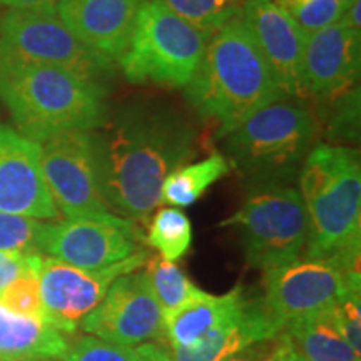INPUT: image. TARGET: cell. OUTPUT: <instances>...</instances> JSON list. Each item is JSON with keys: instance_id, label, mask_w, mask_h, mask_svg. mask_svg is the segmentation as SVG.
Here are the masks:
<instances>
[{"instance_id": "d6986e66", "label": "cell", "mask_w": 361, "mask_h": 361, "mask_svg": "<svg viewBox=\"0 0 361 361\" xmlns=\"http://www.w3.org/2000/svg\"><path fill=\"white\" fill-rule=\"evenodd\" d=\"M243 284L234 286L224 295H209L200 291L178 310L162 314L164 340L162 346H191L209 335L213 329L229 322L247 301Z\"/></svg>"}, {"instance_id": "9c48e42d", "label": "cell", "mask_w": 361, "mask_h": 361, "mask_svg": "<svg viewBox=\"0 0 361 361\" xmlns=\"http://www.w3.org/2000/svg\"><path fill=\"white\" fill-rule=\"evenodd\" d=\"M360 266L336 258L296 259L263 271L259 303L279 331L293 319L333 308L343 296L360 291Z\"/></svg>"}, {"instance_id": "83f0119b", "label": "cell", "mask_w": 361, "mask_h": 361, "mask_svg": "<svg viewBox=\"0 0 361 361\" xmlns=\"http://www.w3.org/2000/svg\"><path fill=\"white\" fill-rule=\"evenodd\" d=\"M336 104L328 114L326 134L340 142H355L360 135V90L346 89L338 94Z\"/></svg>"}, {"instance_id": "6da1fadb", "label": "cell", "mask_w": 361, "mask_h": 361, "mask_svg": "<svg viewBox=\"0 0 361 361\" xmlns=\"http://www.w3.org/2000/svg\"><path fill=\"white\" fill-rule=\"evenodd\" d=\"M99 184L116 216L147 224L168 176L197 152V129L171 104L133 101L90 133Z\"/></svg>"}, {"instance_id": "d6a6232c", "label": "cell", "mask_w": 361, "mask_h": 361, "mask_svg": "<svg viewBox=\"0 0 361 361\" xmlns=\"http://www.w3.org/2000/svg\"><path fill=\"white\" fill-rule=\"evenodd\" d=\"M261 361H305V360L298 355V351L295 348H293L291 341L288 340L283 333H279V335L274 338L273 348H271L269 353L266 355Z\"/></svg>"}, {"instance_id": "cb8c5ba5", "label": "cell", "mask_w": 361, "mask_h": 361, "mask_svg": "<svg viewBox=\"0 0 361 361\" xmlns=\"http://www.w3.org/2000/svg\"><path fill=\"white\" fill-rule=\"evenodd\" d=\"M146 276L162 314L178 310L201 291L178 264L161 256H149L146 261Z\"/></svg>"}, {"instance_id": "e575fe53", "label": "cell", "mask_w": 361, "mask_h": 361, "mask_svg": "<svg viewBox=\"0 0 361 361\" xmlns=\"http://www.w3.org/2000/svg\"><path fill=\"white\" fill-rule=\"evenodd\" d=\"M0 6L8 11H47L56 12L57 0H0Z\"/></svg>"}, {"instance_id": "4fadbf2b", "label": "cell", "mask_w": 361, "mask_h": 361, "mask_svg": "<svg viewBox=\"0 0 361 361\" xmlns=\"http://www.w3.org/2000/svg\"><path fill=\"white\" fill-rule=\"evenodd\" d=\"M80 328L99 340L128 348L154 340L162 345V310L146 273L133 271L117 278Z\"/></svg>"}, {"instance_id": "8992f818", "label": "cell", "mask_w": 361, "mask_h": 361, "mask_svg": "<svg viewBox=\"0 0 361 361\" xmlns=\"http://www.w3.org/2000/svg\"><path fill=\"white\" fill-rule=\"evenodd\" d=\"M206 44V35L164 2L144 0L119 66L133 84L184 89L200 66Z\"/></svg>"}, {"instance_id": "d4e9b609", "label": "cell", "mask_w": 361, "mask_h": 361, "mask_svg": "<svg viewBox=\"0 0 361 361\" xmlns=\"http://www.w3.org/2000/svg\"><path fill=\"white\" fill-rule=\"evenodd\" d=\"M207 39L241 16V0H161Z\"/></svg>"}, {"instance_id": "2e32d148", "label": "cell", "mask_w": 361, "mask_h": 361, "mask_svg": "<svg viewBox=\"0 0 361 361\" xmlns=\"http://www.w3.org/2000/svg\"><path fill=\"white\" fill-rule=\"evenodd\" d=\"M360 59L361 34L340 20L308 35L301 64L303 96L328 101L353 87Z\"/></svg>"}, {"instance_id": "d590c367", "label": "cell", "mask_w": 361, "mask_h": 361, "mask_svg": "<svg viewBox=\"0 0 361 361\" xmlns=\"http://www.w3.org/2000/svg\"><path fill=\"white\" fill-rule=\"evenodd\" d=\"M135 351V361H173L168 350L159 343H142Z\"/></svg>"}, {"instance_id": "5bb4252c", "label": "cell", "mask_w": 361, "mask_h": 361, "mask_svg": "<svg viewBox=\"0 0 361 361\" xmlns=\"http://www.w3.org/2000/svg\"><path fill=\"white\" fill-rule=\"evenodd\" d=\"M241 19L284 96H303L301 64L306 35L291 13L278 0H241Z\"/></svg>"}, {"instance_id": "ffe728a7", "label": "cell", "mask_w": 361, "mask_h": 361, "mask_svg": "<svg viewBox=\"0 0 361 361\" xmlns=\"http://www.w3.org/2000/svg\"><path fill=\"white\" fill-rule=\"evenodd\" d=\"M69 340L52 324L17 314L0 303V361L62 360Z\"/></svg>"}, {"instance_id": "3957f363", "label": "cell", "mask_w": 361, "mask_h": 361, "mask_svg": "<svg viewBox=\"0 0 361 361\" xmlns=\"http://www.w3.org/2000/svg\"><path fill=\"white\" fill-rule=\"evenodd\" d=\"M106 94V85L75 72L0 57V97L20 134L35 142L102 128L109 116Z\"/></svg>"}, {"instance_id": "e0dca14e", "label": "cell", "mask_w": 361, "mask_h": 361, "mask_svg": "<svg viewBox=\"0 0 361 361\" xmlns=\"http://www.w3.org/2000/svg\"><path fill=\"white\" fill-rule=\"evenodd\" d=\"M144 0H57L56 12L84 45L119 61Z\"/></svg>"}, {"instance_id": "52a82bcc", "label": "cell", "mask_w": 361, "mask_h": 361, "mask_svg": "<svg viewBox=\"0 0 361 361\" xmlns=\"http://www.w3.org/2000/svg\"><path fill=\"white\" fill-rule=\"evenodd\" d=\"M221 226L238 229L246 264L259 271L300 259L308 239L303 197L291 184L250 188L241 207Z\"/></svg>"}, {"instance_id": "9a60e30c", "label": "cell", "mask_w": 361, "mask_h": 361, "mask_svg": "<svg viewBox=\"0 0 361 361\" xmlns=\"http://www.w3.org/2000/svg\"><path fill=\"white\" fill-rule=\"evenodd\" d=\"M0 213L57 221V206L45 184L39 142L0 124Z\"/></svg>"}, {"instance_id": "1f68e13d", "label": "cell", "mask_w": 361, "mask_h": 361, "mask_svg": "<svg viewBox=\"0 0 361 361\" xmlns=\"http://www.w3.org/2000/svg\"><path fill=\"white\" fill-rule=\"evenodd\" d=\"M42 255L20 251H0V293L27 273H39Z\"/></svg>"}, {"instance_id": "30bf717a", "label": "cell", "mask_w": 361, "mask_h": 361, "mask_svg": "<svg viewBox=\"0 0 361 361\" xmlns=\"http://www.w3.org/2000/svg\"><path fill=\"white\" fill-rule=\"evenodd\" d=\"M40 166L54 204L66 219H112L104 200L90 133H61L39 142Z\"/></svg>"}, {"instance_id": "836d02e7", "label": "cell", "mask_w": 361, "mask_h": 361, "mask_svg": "<svg viewBox=\"0 0 361 361\" xmlns=\"http://www.w3.org/2000/svg\"><path fill=\"white\" fill-rule=\"evenodd\" d=\"M273 343H274V338L273 340L252 343V345L236 351V353L228 356V358H224L223 361H261L266 355L269 353L271 348H273Z\"/></svg>"}, {"instance_id": "f546056e", "label": "cell", "mask_w": 361, "mask_h": 361, "mask_svg": "<svg viewBox=\"0 0 361 361\" xmlns=\"http://www.w3.org/2000/svg\"><path fill=\"white\" fill-rule=\"evenodd\" d=\"M62 361H135V351L85 335L69 343Z\"/></svg>"}, {"instance_id": "ac0fdd59", "label": "cell", "mask_w": 361, "mask_h": 361, "mask_svg": "<svg viewBox=\"0 0 361 361\" xmlns=\"http://www.w3.org/2000/svg\"><path fill=\"white\" fill-rule=\"evenodd\" d=\"M279 333L261 306L259 298L250 296L229 322L191 346H173L169 351L173 361H223L252 343L273 340Z\"/></svg>"}, {"instance_id": "4316f807", "label": "cell", "mask_w": 361, "mask_h": 361, "mask_svg": "<svg viewBox=\"0 0 361 361\" xmlns=\"http://www.w3.org/2000/svg\"><path fill=\"white\" fill-rule=\"evenodd\" d=\"M308 35L336 24L346 11L343 0H305V2H279Z\"/></svg>"}, {"instance_id": "4dcf8cb0", "label": "cell", "mask_w": 361, "mask_h": 361, "mask_svg": "<svg viewBox=\"0 0 361 361\" xmlns=\"http://www.w3.org/2000/svg\"><path fill=\"white\" fill-rule=\"evenodd\" d=\"M338 331L356 355L361 353V296L360 291L348 293L331 308Z\"/></svg>"}, {"instance_id": "5b68a950", "label": "cell", "mask_w": 361, "mask_h": 361, "mask_svg": "<svg viewBox=\"0 0 361 361\" xmlns=\"http://www.w3.org/2000/svg\"><path fill=\"white\" fill-rule=\"evenodd\" d=\"M318 130L310 107L281 99L226 134V154L250 188L291 184L314 147Z\"/></svg>"}, {"instance_id": "f35d334b", "label": "cell", "mask_w": 361, "mask_h": 361, "mask_svg": "<svg viewBox=\"0 0 361 361\" xmlns=\"http://www.w3.org/2000/svg\"><path fill=\"white\" fill-rule=\"evenodd\" d=\"M278 2H305V0H278Z\"/></svg>"}, {"instance_id": "f1b7e54d", "label": "cell", "mask_w": 361, "mask_h": 361, "mask_svg": "<svg viewBox=\"0 0 361 361\" xmlns=\"http://www.w3.org/2000/svg\"><path fill=\"white\" fill-rule=\"evenodd\" d=\"M0 303L13 313L49 323L39 288V273H27L0 293Z\"/></svg>"}, {"instance_id": "44dd1931", "label": "cell", "mask_w": 361, "mask_h": 361, "mask_svg": "<svg viewBox=\"0 0 361 361\" xmlns=\"http://www.w3.org/2000/svg\"><path fill=\"white\" fill-rule=\"evenodd\" d=\"M281 333L305 361H360L338 331L331 308L293 319Z\"/></svg>"}, {"instance_id": "ba28073f", "label": "cell", "mask_w": 361, "mask_h": 361, "mask_svg": "<svg viewBox=\"0 0 361 361\" xmlns=\"http://www.w3.org/2000/svg\"><path fill=\"white\" fill-rule=\"evenodd\" d=\"M0 57L61 67L106 87L116 75L114 61L80 42L57 12L8 11L0 20Z\"/></svg>"}, {"instance_id": "8fae6325", "label": "cell", "mask_w": 361, "mask_h": 361, "mask_svg": "<svg viewBox=\"0 0 361 361\" xmlns=\"http://www.w3.org/2000/svg\"><path fill=\"white\" fill-rule=\"evenodd\" d=\"M149 251L134 252L129 258L101 269H82L56 258H44L39 269L40 298L49 324L74 336L82 319L97 308L111 284L146 264Z\"/></svg>"}, {"instance_id": "277c9868", "label": "cell", "mask_w": 361, "mask_h": 361, "mask_svg": "<svg viewBox=\"0 0 361 361\" xmlns=\"http://www.w3.org/2000/svg\"><path fill=\"white\" fill-rule=\"evenodd\" d=\"M298 178L308 214L305 258H336L350 266H360L361 162L358 149L318 144L308 152Z\"/></svg>"}, {"instance_id": "7a4b0ae2", "label": "cell", "mask_w": 361, "mask_h": 361, "mask_svg": "<svg viewBox=\"0 0 361 361\" xmlns=\"http://www.w3.org/2000/svg\"><path fill=\"white\" fill-rule=\"evenodd\" d=\"M184 94L202 121L218 124V137L271 102L288 99L241 16L207 39Z\"/></svg>"}, {"instance_id": "8d00e7d4", "label": "cell", "mask_w": 361, "mask_h": 361, "mask_svg": "<svg viewBox=\"0 0 361 361\" xmlns=\"http://www.w3.org/2000/svg\"><path fill=\"white\" fill-rule=\"evenodd\" d=\"M341 24H345L346 27H350V29L353 30H361V2L360 0H356V2L351 4L350 7H346L345 13H343V17L340 19Z\"/></svg>"}, {"instance_id": "ab89813d", "label": "cell", "mask_w": 361, "mask_h": 361, "mask_svg": "<svg viewBox=\"0 0 361 361\" xmlns=\"http://www.w3.org/2000/svg\"><path fill=\"white\" fill-rule=\"evenodd\" d=\"M29 361H51V360H29Z\"/></svg>"}, {"instance_id": "7402d4cb", "label": "cell", "mask_w": 361, "mask_h": 361, "mask_svg": "<svg viewBox=\"0 0 361 361\" xmlns=\"http://www.w3.org/2000/svg\"><path fill=\"white\" fill-rule=\"evenodd\" d=\"M229 169V161L221 152H213L200 162L180 166L162 184L161 202L176 207L192 206L214 183L223 179Z\"/></svg>"}, {"instance_id": "484cf974", "label": "cell", "mask_w": 361, "mask_h": 361, "mask_svg": "<svg viewBox=\"0 0 361 361\" xmlns=\"http://www.w3.org/2000/svg\"><path fill=\"white\" fill-rule=\"evenodd\" d=\"M45 221L27 218V216L0 213V251H20L42 255Z\"/></svg>"}, {"instance_id": "7c38bea8", "label": "cell", "mask_w": 361, "mask_h": 361, "mask_svg": "<svg viewBox=\"0 0 361 361\" xmlns=\"http://www.w3.org/2000/svg\"><path fill=\"white\" fill-rule=\"evenodd\" d=\"M42 255L82 269H101L144 250L142 233L133 221L112 219L45 221Z\"/></svg>"}, {"instance_id": "603a6c76", "label": "cell", "mask_w": 361, "mask_h": 361, "mask_svg": "<svg viewBox=\"0 0 361 361\" xmlns=\"http://www.w3.org/2000/svg\"><path fill=\"white\" fill-rule=\"evenodd\" d=\"M142 243L159 252L161 258L178 261L186 256L192 245L191 221L178 207H162L149 219Z\"/></svg>"}, {"instance_id": "74e56055", "label": "cell", "mask_w": 361, "mask_h": 361, "mask_svg": "<svg viewBox=\"0 0 361 361\" xmlns=\"http://www.w3.org/2000/svg\"><path fill=\"white\" fill-rule=\"evenodd\" d=\"M353 2H356V0H343V4H345L346 7H350Z\"/></svg>"}]
</instances>
